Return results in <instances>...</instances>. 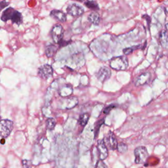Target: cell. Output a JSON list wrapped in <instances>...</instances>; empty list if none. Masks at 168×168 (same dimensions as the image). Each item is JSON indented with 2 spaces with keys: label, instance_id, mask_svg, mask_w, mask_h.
Returning <instances> with one entry per match:
<instances>
[{
  "label": "cell",
  "instance_id": "9a60e30c",
  "mask_svg": "<svg viewBox=\"0 0 168 168\" xmlns=\"http://www.w3.org/2000/svg\"><path fill=\"white\" fill-rule=\"evenodd\" d=\"M87 20L90 22L94 24V25L97 26L99 25L100 23L101 17L99 14L97 13V12H92V13L88 16Z\"/></svg>",
  "mask_w": 168,
  "mask_h": 168
},
{
  "label": "cell",
  "instance_id": "7a4b0ae2",
  "mask_svg": "<svg viewBox=\"0 0 168 168\" xmlns=\"http://www.w3.org/2000/svg\"><path fill=\"white\" fill-rule=\"evenodd\" d=\"M135 162L137 164L145 163L149 157V153L146 148L143 146L137 147L134 150Z\"/></svg>",
  "mask_w": 168,
  "mask_h": 168
},
{
  "label": "cell",
  "instance_id": "9c48e42d",
  "mask_svg": "<svg viewBox=\"0 0 168 168\" xmlns=\"http://www.w3.org/2000/svg\"><path fill=\"white\" fill-rule=\"evenodd\" d=\"M96 76L99 81L104 82L106 80L109 79L110 77L111 76V71L108 67H102L96 74Z\"/></svg>",
  "mask_w": 168,
  "mask_h": 168
},
{
  "label": "cell",
  "instance_id": "8fae6325",
  "mask_svg": "<svg viewBox=\"0 0 168 168\" xmlns=\"http://www.w3.org/2000/svg\"><path fill=\"white\" fill-rule=\"evenodd\" d=\"M105 141V140H104ZM105 143H107L109 148L112 149V150H116L117 149V146H118V141L115 135L112 132H110V134L108 135V137H106V141H105Z\"/></svg>",
  "mask_w": 168,
  "mask_h": 168
},
{
  "label": "cell",
  "instance_id": "603a6c76",
  "mask_svg": "<svg viewBox=\"0 0 168 168\" xmlns=\"http://www.w3.org/2000/svg\"><path fill=\"white\" fill-rule=\"evenodd\" d=\"M141 48V46L140 45H139V46H133L131 47H128V48H125L123 50V53H124V54L125 55H128L131 54V53H133V51L137 50V49Z\"/></svg>",
  "mask_w": 168,
  "mask_h": 168
},
{
  "label": "cell",
  "instance_id": "cb8c5ba5",
  "mask_svg": "<svg viewBox=\"0 0 168 168\" xmlns=\"http://www.w3.org/2000/svg\"><path fill=\"white\" fill-rule=\"evenodd\" d=\"M117 150H118V152H120V153L122 154L125 153L128 151V145L123 142L119 143L117 146Z\"/></svg>",
  "mask_w": 168,
  "mask_h": 168
},
{
  "label": "cell",
  "instance_id": "1f68e13d",
  "mask_svg": "<svg viewBox=\"0 0 168 168\" xmlns=\"http://www.w3.org/2000/svg\"><path fill=\"white\" fill-rule=\"evenodd\" d=\"M165 28H166V31H168V23H167V24H166Z\"/></svg>",
  "mask_w": 168,
  "mask_h": 168
},
{
  "label": "cell",
  "instance_id": "3957f363",
  "mask_svg": "<svg viewBox=\"0 0 168 168\" xmlns=\"http://www.w3.org/2000/svg\"><path fill=\"white\" fill-rule=\"evenodd\" d=\"M13 129V122L9 120H0V136L6 139L10 135Z\"/></svg>",
  "mask_w": 168,
  "mask_h": 168
},
{
  "label": "cell",
  "instance_id": "4316f807",
  "mask_svg": "<svg viewBox=\"0 0 168 168\" xmlns=\"http://www.w3.org/2000/svg\"><path fill=\"white\" fill-rule=\"evenodd\" d=\"M32 162L27 159H24L22 161V168H31Z\"/></svg>",
  "mask_w": 168,
  "mask_h": 168
},
{
  "label": "cell",
  "instance_id": "836d02e7",
  "mask_svg": "<svg viewBox=\"0 0 168 168\" xmlns=\"http://www.w3.org/2000/svg\"><path fill=\"white\" fill-rule=\"evenodd\" d=\"M0 120H1V117H0Z\"/></svg>",
  "mask_w": 168,
  "mask_h": 168
},
{
  "label": "cell",
  "instance_id": "d6a6232c",
  "mask_svg": "<svg viewBox=\"0 0 168 168\" xmlns=\"http://www.w3.org/2000/svg\"><path fill=\"white\" fill-rule=\"evenodd\" d=\"M74 1H77V2H83L84 0H74Z\"/></svg>",
  "mask_w": 168,
  "mask_h": 168
},
{
  "label": "cell",
  "instance_id": "ba28073f",
  "mask_svg": "<svg viewBox=\"0 0 168 168\" xmlns=\"http://www.w3.org/2000/svg\"><path fill=\"white\" fill-rule=\"evenodd\" d=\"M151 78V74L149 72H145L139 75L135 81V85L136 87H139V86L144 85L146 84H148Z\"/></svg>",
  "mask_w": 168,
  "mask_h": 168
},
{
  "label": "cell",
  "instance_id": "e0dca14e",
  "mask_svg": "<svg viewBox=\"0 0 168 168\" xmlns=\"http://www.w3.org/2000/svg\"><path fill=\"white\" fill-rule=\"evenodd\" d=\"M159 38L162 46L164 48H168V36L166 30H162L160 32Z\"/></svg>",
  "mask_w": 168,
  "mask_h": 168
},
{
  "label": "cell",
  "instance_id": "2e32d148",
  "mask_svg": "<svg viewBox=\"0 0 168 168\" xmlns=\"http://www.w3.org/2000/svg\"><path fill=\"white\" fill-rule=\"evenodd\" d=\"M57 50H58V48L54 44H49L46 48V51H45L46 55L48 58H51L55 55Z\"/></svg>",
  "mask_w": 168,
  "mask_h": 168
},
{
  "label": "cell",
  "instance_id": "5b68a950",
  "mask_svg": "<svg viewBox=\"0 0 168 168\" xmlns=\"http://www.w3.org/2000/svg\"><path fill=\"white\" fill-rule=\"evenodd\" d=\"M38 76L43 80H47L53 74V68L50 64H43L38 68Z\"/></svg>",
  "mask_w": 168,
  "mask_h": 168
},
{
  "label": "cell",
  "instance_id": "f546056e",
  "mask_svg": "<svg viewBox=\"0 0 168 168\" xmlns=\"http://www.w3.org/2000/svg\"><path fill=\"white\" fill-rule=\"evenodd\" d=\"M142 18H145L147 20V23H148V26L149 27L150 26V18L149 15H144L142 16Z\"/></svg>",
  "mask_w": 168,
  "mask_h": 168
},
{
  "label": "cell",
  "instance_id": "8992f818",
  "mask_svg": "<svg viewBox=\"0 0 168 168\" xmlns=\"http://www.w3.org/2000/svg\"><path fill=\"white\" fill-rule=\"evenodd\" d=\"M67 13L74 17H80L84 13V9L82 7H81L76 3L69 5L67 7Z\"/></svg>",
  "mask_w": 168,
  "mask_h": 168
},
{
  "label": "cell",
  "instance_id": "5bb4252c",
  "mask_svg": "<svg viewBox=\"0 0 168 168\" xmlns=\"http://www.w3.org/2000/svg\"><path fill=\"white\" fill-rule=\"evenodd\" d=\"M15 11L16 10H15L12 7L7 8V9H5L3 12L1 17V20L3 22H7L9 20H11Z\"/></svg>",
  "mask_w": 168,
  "mask_h": 168
},
{
  "label": "cell",
  "instance_id": "484cf974",
  "mask_svg": "<svg viewBox=\"0 0 168 168\" xmlns=\"http://www.w3.org/2000/svg\"><path fill=\"white\" fill-rule=\"evenodd\" d=\"M72 42V40H69V41H66L64 40L63 39L60 41V42L58 43V45L60 47H66L68 45H69Z\"/></svg>",
  "mask_w": 168,
  "mask_h": 168
},
{
  "label": "cell",
  "instance_id": "277c9868",
  "mask_svg": "<svg viewBox=\"0 0 168 168\" xmlns=\"http://www.w3.org/2000/svg\"><path fill=\"white\" fill-rule=\"evenodd\" d=\"M64 28L59 24H57L53 26L51 30V36L53 42L58 44L63 39Z\"/></svg>",
  "mask_w": 168,
  "mask_h": 168
},
{
  "label": "cell",
  "instance_id": "83f0119b",
  "mask_svg": "<svg viewBox=\"0 0 168 168\" xmlns=\"http://www.w3.org/2000/svg\"><path fill=\"white\" fill-rule=\"evenodd\" d=\"M96 168H108L102 160H99L97 163Z\"/></svg>",
  "mask_w": 168,
  "mask_h": 168
},
{
  "label": "cell",
  "instance_id": "52a82bcc",
  "mask_svg": "<svg viewBox=\"0 0 168 168\" xmlns=\"http://www.w3.org/2000/svg\"><path fill=\"white\" fill-rule=\"evenodd\" d=\"M97 148L98 150V154H99V159L100 160L103 161L108 156V150L103 139L98 141Z\"/></svg>",
  "mask_w": 168,
  "mask_h": 168
},
{
  "label": "cell",
  "instance_id": "4fadbf2b",
  "mask_svg": "<svg viewBox=\"0 0 168 168\" xmlns=\"http://www.w3.org/2000/svg\"><path fill=\"white\" fill-rule=\"evenodd\" d=\"M73 92V89L70 85H64L61 87L59 90V95L63 97H68L70 96Z\"/></svg>",
  "mask_w": 168,
  "mask_h": 168
},
{
  "label": "cell",
  "instance_id": "ac0fdd59",
  "mask_svg": "<svg viewBox=\"0 0 168 168\" xmlns=\"http://www.w3.org/2000/svg\"><path fill=\"white\" fill-rule=\"evenodd\" d=\"M11 20L13 24H17L18 26L20 25L22 23V15L21 13H20L18 11L16 10L14 13L13 17H12Z\"/></svg>",
  "mask_w": 168,
  "mask_h": 168
},
{
  "label": "cell",
  "instance_id": "30bf717a",
  "mask_svg": "<svg viewBox=\"0 0 168 168\" xmlns=\"http://www.w3.org/2000/svg\"><path fill=\"white\" fill-rule=\"evenodd\" d=\"M63 102H65L63 105L62 107L64 109H71L73 108L78 103V100H77L76 97H68L64 99Z\"/></svg>",
  "mask_w": 168,
  "mask_h": 168
},
{
  "label": "cell",
  "instance_id": "6da1fadb",
  "mask_svg": "<svg viewBox=\"0 0 168 168\" xmlns=\"http://www.w3.org/2000/svg\"><path fill=\"white\" fill-rule=\"evenodd\" d=\"M110 66L115 70H125L129 67L128 59L125 56L114 57L110 60Z\"/></svg>",
  "mask_w": 168,
  "mask_h": 168
},
{
  "label": "cell",
  "instance_id": "7402d4cb",
  "mask_svg": "<svg viewBox=\"0 0 168 168\" xmlns=\"http://www.w3.org/2000/svg\"><path fill=\"white\" fill-rule=\"evenodd\" d=\"M104 123H105V119H102V120H99L96 123L95 126V139L98 136V135H99L101 127L104 124Z\"/></svg>",
  "mask_w": 168,
  "mask_h": 168
},
{
  "label": "cell",
  "instance_id": "7c38bea8",
  "mask_svg": "<svg viewBox=\"0 0 168 168\" xmlns=\"http://www.w3.org/2000/svg\"><path fill=\"white\" fill-rule=\"evenodd\" d=\"M50 16L61 22H66L67 19L66 14H65L62 11H60V10H57V9L52 10L50 13Z\"/></svg>",
  "mask_w": 168,
  "mask_h": 168
},
{
  "label": "cell",
  "instance_id": "d6986e66",
  "mask_svg": "<svg viewBox=\"0 0 168 168\" xmlns=\"http://www.w3.org/2000/svg\"><path fill=\"white\" fill-rule=\"evenodd\" d=\"M84 5L85 7H87L88 9H91L92 11H99V6L98 5V3L95 1H91V0H86L84 3Z\"/></svg>",
  "mask_w": 168,
  "mask_h": 168
},
{
  "label": "cell",
  "instance_id": "f1b7e54d",
  "mask_svg": "<svg viewBox=\"0 0 168 168\" xmlns=\"http://www.w3.org/2000/svg\"><path fill=\"white\" fill-rule=\"evenodd\" d=\"M9 2H7L6 0H3V1L0 2V11L2 10H3L4 8H5L6 7H7L8 5H9Z\"/></svg>",
  "mask_w": 168,
  "mask_h": 168
},
{
  "label": "cell",
  "instance_id": "ffe728a7",
  "mask_svg": "<svg viewBox=\"0 0 168 168\" xmlns=\"http://www.w3.org/2000/svg\"><path fill=\"white\" fill-rule=\"evenodd\" d=\"M89 118H90V115L88 113H84L83 114H81L80 117L79 121H78L81 127L84 128V127L87 124V123L89 120Z\"/></svg>",
  "mask_w": 168,
  "mask_h": 168
},
{
  "label": "cell",
  "instance_id": "44dd1931",
  "mask_svg": "<svg viewBox=\"0 0 168 168\" xmlns=\"http://www.w3.org/2000/svg\"><path fill=\"white\" fill-rule=\"evenodd\" d=\"M57 124L56 120L53 118H49L46 120V128L48 130H53Z\"/></svg>",
  "mask_w": 168,
  "mask_h": 168
},
{
  "label": "cell",
  "instance_id": "4dcf8cb0",
  "mask_svg": "<svg viewBox=\"0 0 168 168\" xmlns=\"http://www.w3.org/2000/svg\"><path fill=\"white\" fill-rule=\"evenodd\" d=\"M0 143H1L2 145H4L5 143V139H4V138H2V140L0 141Z\"/></svg>",
  "mask_w": 168,
  "mask_h": 168
},
{
  "label": "cell",
  "instance_id": "d4e9b609",
  "mask_svg": "<svg viewBox=\"0 0 168 168\" xmlns=\"http://www.w3.org/2000/svg\"><path fill=\"white\" fill-rule=\"evenodd\" d=\"M116 107V105H110L109 106H108L107 107H106L104 110H103V113L105 114H108L110 111H111L112 110H113L114 108H115Z\"/></svg>",
  "mask_w": 168,
  "mask_h": 168
}]
</instances>
